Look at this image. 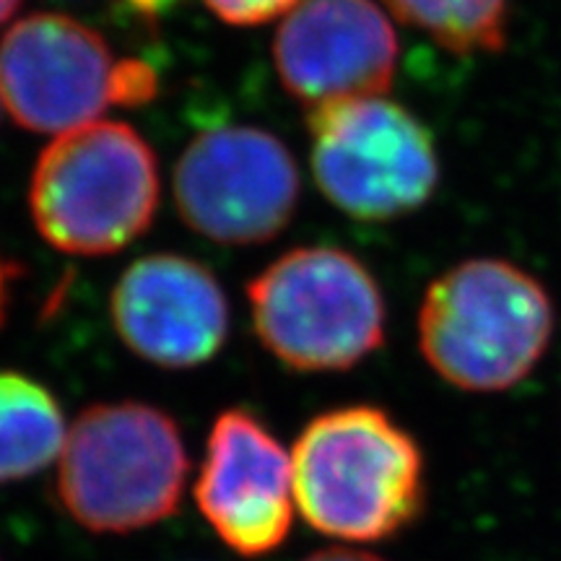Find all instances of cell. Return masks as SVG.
<instances>
[{"instance_id":"cell-1","label":"cell","mask_w":561,"mask_h":561,"mask_svg":"<svg viewBox=\"0 0 561 561\" xmlns=\"http://www.w3.org/2000/svg\"><path fill=\"white\" fill-rule=\"evenodd\" d=\"M291 466L299 515L335 541H388L426 510L424 450L380 405H343L307 421Z\"/></svg>"},{"instance_id":"cell-2","label":"cell","mask_w":561,"mask_h":561,"mask_svg":"<svg viewBox=\"0 0 561 561\" xmlns=\"http://www.w3.org/2000/svg\"><path fill=\"white\" fill-rule=\"evenodd\" d=\"M557 310L533 273L502 257H471L437 276L419 307V351L462 392L523 382L551 346Z\"/></svg>"},{"instance_id":"cell-3","label":"cell","mask_w":561,"mask_h":561,"mask_svg":"<svg viewBox=\"0 0 561 561\" xmlns=\"http://www.w3.org/2000/svg\"><path fill=\"white\" fill-rule=\"evenodd\" d=\"M191 455L170 413L151 403H94L68 426L55 496L91 533H136L180 510Z\"/></svg>"},{"instance_id":"cell-4","label":"cell","mask_w":561,"mask_h":561,"mask_svg":"<svg viewBox=\"0 0 561 561\" xmlns=\"http://www.w3.org/2000/svg\"><path fill=\"white\" fill-rule=\"evenodd\" d=\"M159 195V159L149 140L125 123H89L60 133L39 153L30 210L50 248L100 257L151 227Z\"/></svg>"},{"instance_id":"cell-5","label":"cell","mask_w":561,"mask_h":561,"mask_svg":"<svg viewBox=\"0 0 561 561\" xmlns=\"http://www.w3.org/2000/svg\"><path fill=\"white\" fill-rule=\"evenodd\" d=\"M248 301L265 351L294 371L354 369L385 343L380 284L341 248L284 252L250 280Z\"/></svg>"},{"instance_id":"cell-6","label":"cell","mask_w":561,"mask_h":561,"mask_svg":"<svg viewBox=\"0 0 561 561\" xmlns=\"http://www.w3.org/2000/svg\"><path fill=\"white\" fill-rule=\"evenodd\" d=\"M159 76L146 60L117 58L110 42L66 13L19 19L0 42V100L13 123L68 133L110 107L157 100Z\"/></svg>"},{"instance_id":"cell-7","label":"cell","mask_w":561,"mask_h":561,"mask_svg":"<svg viewBox=\"0 0 561 561\" xmlns=\"http://www.w3.org/2000/svg\"><path fill=\"white\" fill-rule=\"evenodd\" d=\"M307 133L320 193L351 219H403L437 193V144L403 104L385 96L318 104Z\"/></svg>"},{"instance_id":"cell-8","label":"cell","mask_w":561,"mask_h":561,"mask_svg":"<svg viewBox=\"0 0 561 561\" xmlns=\"http://www.w3.org/2000/svg\"><path fill=\"white\" fill-rule=\"evenodd\" d=\"M180 219L219 244H261L294 219L299 167L286 144L255 125H219L191 140L174 167Z\"/></svg>"},{"instance_id":"cell-9","label":"cell","mask_w":561,"mask_h":561,"mask_svg":"<svg viewBox=\"0 0 561 561\" xmlns=\"http://www.w3.org/2000/svg\"><path fill=\"white\" fill-rule=\"evenodd\" d=\"M195 504L219 541L240 557H268L289 538L297 515L291 453L250 409L216 416L195 479Z\"/></svg>"},{"instance_id":"cell-10","label":"cell","mask_w":561,"mask_h":561,"mask_svg":"<svg viewBox=\"0 0 561 561\" xmlns=\"http://www.w3.org/2000/svg\"><path fill=\"white\" fill-rule=\"evenodd\" d=\"M398 58L396 26L375 0H299L273 39L278 79L307 107L385 96Z\"/></svg>"},{"instance_id":"cell-11","label":"cell","mask_w":561,"mask_h":561,"mask_svg":"<svg viewBox=\"0 0 561 561\" xmlns=\"http://www.w3.org/2000/svg\"><path fill=\"white\" fill-rule=\"evenodd\" d=\"M117 339L161 369H193L229 339V299L214 271L193 257L153 252L117 278L110 297Z\"/></svg>"},{"instance_id":"cell-12","label":"cell","mask_w":561,"mask_h":561,"mask_svg":"<svg viewBox=\"0 0 561 561\" xmlns=\"http://www.w3.org/2000/svg\"><path fill=\"white\" fill-rule=\"evenodd\" d=\"M68 424L55 392L24 371L0 369V486L58 462Z\"/></svg>"},{"instance_id":"cell-13","label":"cell","mask_w":561,"mask_h":561,"mask_svg":"<svg viewBox=\"0 0 561 561\" xmlns=\"http://www.w3.org/2000/svg\"><path fill=\"white\" fill-rule=\"evenodd\" d=\"M385 5L455 55H494L507 45L512 0H385Z\"/></svg>"},{"instance_id":"cell-14","label":"cell","mask_w":561,"mask_h":561,"mask_svg":"<svg viewBox=\"0 0 561 561\" xmlns=\"http://www.w3.org/2000/svg\"><path fill=\"white\" fill-rule=\"evenodd\" d=\"M206 9L231 26H261L289 13L299 0H203Z\"/></svg>"},{"instance_id":"cell-15","label":"cell","mask_w":561,"mask_h":561,"mask_svg":"<svg viewBox=\"0 0 561 561\" xmlns=\"http://www.w3.org/2000/svg\"><path fill=\"white\" fill-rule=\"evenodd\" d=\"M301 561H385L382 557L359 549H346V546H331V549H320L305 557Z\"/></svg>"},{"instance_id":"cell-16","label":"cell","mask_w":561,"mask_h":561,"mask_svg":"<svg viewBox=\"0 0 561 561\" xmlns=\"http://www.w3.org/2000/svg\"><path fill=\"white\" fill-rule=\"evenodd\" d=\"M11 276L13 268L0 257V328H3L5 314H9V299H11Z\"/></svg>"},{"instance_id":"cell-17","label":"cell","mask_w":561,"mask_h":561,"mask_svg":"<svg viewBox=\"0 0 561 561\" xmlns=\"http://www.w3.org/2000/svg\"><path fill=\"white\" fill-rule=\"evenodd\" d=\"M19 5H21V0H0V26H3L5 21H9L13 13L19 11Z\"/></svg>"}]
</instances>
